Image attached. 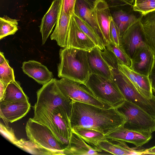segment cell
<instances>
[{
	"instance_id": "1",
	"label": "cell",
	"mask_w": 155,
	"mask_h": 155,
	"mask_svg": "<svg viewBox=\"0 0 155 155\" xmlns=\"http://www.w3.org/2000/svg\"><path fill=\"white\" fill-rule=\"evenodd\" d=\"M71 101L70 119L71 129L83 127L97 130L105 135L124 126L126 122L125 117L116 108H103L91 104Z\"/></svg>"
},
{
	"instance_id": "2",
	"label": "cell",
	"mask_w": 155,
	"mask_h": 155,
	"mask_svg": "<svg viewBox=\"0 0 155 155\" xmlns=\"http://www.w3.org/2000/svg\"><path fill=\"white\" fill-rule=\"evenodd\" d=\"M87 53V51L72 48L61 49L58 77L85 85L91 74Z\"/></svg>"
},
{
	"instance_id": "3",
	"label": "cell",
	"mask_w": 155,
	"mask_h": 155,
	"mask_svg": "<svg viewBox=\"0 0 155 155\" xmlns=\"http://www.w3.org/2000/svg\"><path fill=\"white\" fill-rule=\"evenodd\" d=\"M34 109L33 118L46 126L61 143L67 146L72 132L70 120L71 113L59 107Z\"/></svg>"
},
{
	"instance_id": "4",
	"label": "cell",
	"mask_w": 155,
	"mask_h": 155,
	"mask_svg": "<svg viewBox=\"0 0 155 155\" xmlns=\"http://www.w3.org/2000/svg\"><path fill=\"white\" fill-rule=\"evenodd\" d=\"M99 100L117 108L125 100L117 85L111 79L91 74L85 84Z\"/></svg>"
},
{
	"instance_id": "5",
	"label": "cell",
	"mask_w": 155,
	"mask_h": 155,
	"mask_svg": "<svg viewBox=\"0 0 155 155\" xmlns=\"http://www.w3.org/2000/svg\"><path fill=\"white\" fill-rule=\"evenodd\" d=\"M111 79L116 84L125 100L139 107L155 119L154 96L151 99L146 97L119 70L111 73Z\"/></svg>"
},
{
	"instance_id": "6",
	"label": "cell",
	"mask_w": 155,
	"mask_h": 155,
	"mask_svg": "<svg viewBox=\"0 0 155 155\" xmlns=\"http://www.w3.org/2000/svg\"><path fill=\"white\" fill-rule=\"evenodd\" d=\"M116 108L126 118L124 128L141 132L155 131V119L136 105L125 100Z\"/></svg>"
},
{
	"instance_id": "7",
	"label": "cell",
	"mask_w": 155,
	"mask_h": 155,
	"mask_svg": "<svg viewBox=\"0 0 155 155\" xmlns=\"http://www.w3.org/2000/svg\"><path fill=\"white\" fill-rule=\"evenodd\" d=\"M56 82L63 94L71 101L91 104L103 108L112 107L96 98L83 84L65 78L56 79Z\"/></svg>"
},
{
	"instance_id": "8",
	"label": "cell",
	"mask_w": 155,
	"mask_h": 155,
	"mask_svg": "<svg viewBox=\"0 0 155 155\" xmlns=\"http://www.w3.org/2000/svg\"><path fill=\"white\" fill-rule=\"evenodd\" d=\"M53 78L37 92V101L34 108L49 109L62 107L71 113L72 101L62 93Z\"/></svg>"
},
{
	"instance_id": "9",
	"label": "cell",
	"mask_w": 155,
	"mask_h": 155,
	"mask_svg": "<svg viewBox=\"0 0 155 155\" xmlns=\"http://www.w3.org/2000/svg\"><path fill=\"white\" fill-rule=\"evenodd\" d=\"M25 131L29 140L44 148L64 155L63 151L65 147L41 122L29 118L26 124Z\"/></svg>"
},
{
	"instance_id": "10",
	"label": "cell",
	"mask_w": 155,
	"mask_h": 155,
	"mask_svg": "<svg viewBox=\"0 0 155 155\" xmlns=\"http://www.w3.org/2000/svg\"><path fill=\"white\" fill-rule=\"evenodd\" d=\"M146 45L144 32L140 20L130 26L121 37L120 46L131 60L138 48Z\"/></svg>"
},
{
	"instance_id": "11",
	"label": "cell",
	"mask_w": 155,
	"mask_h": 155,
	"mask_svg": "<svg viewBox=\"0 0 155 155\" xmlns=\"http://www.w3.org/2000/svg\"><path fill=\"white\" fill-rule=\"evenodd\" d=\"M134 5L127 4L110 9L113 20L117 27L120 37L132 25L140 20L143 14L135 11Z\"/></svg>"
},
{
	"instance_id": "12",
	"label": "cell",
	"mask_w": 155,
	"mask_h": 155,
	"mask_svg": "<svg viewBox=\"0 0 155 155\" xmlns=\"http://www.w3.org/2000/svg\"><path fill=\"white\" fill-rule=\"evenodd\" d=\"M122 126L105 135V138L122 140L140 147L148 143L152 138V133L129 130Z\"/></svg>"
},
{
	"instance_id": "13",
	"label": "cell",
	"mask_w": 155,
	"mask_h": 155,
	"mask_svg": "<svg viewBox=\"0 0 155 155\" xmlns=\"http://www.w3.org/2000/svg\"><path fill=\"white\" fill-rule=\"evenodd\" d=\"M96 46L94 42L79 27L72 16L65 47L88 51Z\"/></svg>"
},
{
	"instance_id": "14",
	"label": "cell",
	"mask_w": 155,
	"mask_h": 155,
	"mask_svg": "<svg viewBox=\"0 0 155 155\" xmlns=\"http://www.w3.org/2000/svg\"><path fill=\"white\" fill-rule=\"evenodd\" d=\"M155 58V55L147 45L140 47L136 51L131 59L130 68L138 74L148 76Z\"/></svg>"
},
{
	"instance_id": "15",
	"label": "cell",
	"mask_w": 155,
	"mask_h": 155,
	"mask_svg": "<svg viewBox=\"0 0 155 155\" xmlns=\"http://www.w3.org/2000/svg\"><path fill=\"white\" fill-rule=\"evenodd\" d=\"M31 107L29 101L11 103L0 102V118L6 127H9L8 123H12L24 117L29 111Z\"/></svg>"
},
{
	"instance_id": "16",
	"label": "cell",
	"mask_w": 155,
	"mask_h": 155,
	"mask_svg": "<svg viewBox=\"0 0 155 155\" xmlns=\"http://www.w3.org/2000/svg\"><path fill=\"white\" fill-rule=\"evenodd\" d=\"M125 142L105 138L99 141L97 147L102 151L117 155H144L145 149L140 147H130Z\"/></svg>"
},
{
	"instance_id": "17",
	"label": "cell",
	"mask_w": 155,
	"mask_h": 155,
	"mask_svg": "<svg viewBox=\"0 0 155 155\" xmlns=\"http://www.w3.org/2000/svg\"><path fill=\"white\" fill-rule=\"evenodd\" d=\"M74 13L92 28L105 45L106 42L97 23L94 6L85 0H77Z\"/></svg>"
},
{
	"instance_id": "18",
	"label": "cell",
	"mask_w": 155,
	"mask_h": 155,
	"mask_svg": "<svg viewBox=\"0 0 155 155\" xmlns=\"http://www.w3.org/2000/svg\"><path fill=\"white\" fill-rule=\"evenodd\" d=\"M118 68L144 97L148 99H151L154 97L148 76L138 74L128 67L122 64H119Z\"/></svg>"
},
{
	"instance_id": "19",
	"label": "cell",
	"mask_w": 155,
	"mask_h": 155,
	"mask_svg": "<svg viewBox=\"0 0 155 155\" xmlns=\"http://www.w3.org/2000/svg\"><path fill=\"white\" fill-rule=\"evenodd\" d=\"M102 151L96 146L91 145L76 134L72 132L68 144L63 151L64 155H96Z\"/></svg>"
},
{
	"instance_id": "20",
	"label": "cell",
	"mask_w": 155,
	"mask_h": 155,
	"mask_svg": "<svg viewBox=\"0 0 155 155\" xmlns=\"http://www.w3.org/2000/svg\"><path fill=\"white\" fill-rule=\"evenodd\" d=\"M94 8L97 23L106 43L110 42V27L112 19L110 8L104 0H97Z\"/></svg>"
},
{
	"instance_id": "21",
	"label": "cell",
	"mask_w": 155,
	"mask_h": 155,
	"mask_svg": "<svg viewBox=\"0 0 155 155\" xmlns=\"http://www.w3.org/2000/svg\"><path fill=\"white\" fill-rule=\"evenodd\" d=\"M21 68L25 74L42 85L53 78L52 73L46 66L36 61H24L22 63Z\"/></svg>"
},
{
	"instance_id": "22",
	"label": "cell",
	"mask_w": 155,
	"mask_h": 155,
	"mask_svg": "<svg viewBox=\"0 0 155 155\" xmlns=\"http://www.w3.org/2000/svg\"><path fill=\"white\" fill-rule=\"evenodd\" d=\"M62 0H54L48 11L43 17L39 26L42 44L45 43L57 21Z\"/></svg>"
},
{
	"instance_id": "23",
	"label": "cell",
	"mask_w": 155,
	"mask_h": 155,
	"mask_svg": "<svg viewBox=\"0 0 155 155\" xmlns=\"http://www.w3.org/2000/svg\"><path fill=\"white\" fill-rule=\"evenodd\" d=\"M87 54L91 74L98 75L111 79L110 69L102 55L101 49L96 46L87 51Z\"/></svg>"
},
{
	"instance_id": "24",
	"label": "cell",
	"mask_w": 155,
	"mask_h": 155,
	"mask_svg": "<svg viewBox=\"0 0 155 155\" xmlns=\"http://www.w3.org/2000/svg\"><path fill=\"white\" fill-rule=\"evenodd\" d=\"M71 16L64 13L61 3L56 27L50 36L51 40L56 41L58 45L61 47H66Z\"/></svg>"
},
{
	"instance_id": "25",
	"label": "cell",
	"mask_w": 155,
	"mask_h": 155,
	"mask_svg": "<svg viewBox=\"0 0 155 155\" xmlns=\"http://www.w3.org/2000/svg\"><path fill=\"white\" fill-rule=\"evenodd\" d=\"M140 21L144 32L146 44L155 55V10L143 14Z\"/></svg>"
},
{
	"instance_id": "26",
	"label": "cell",
	"mask_w": 155,
	"mask_h": 155,
	"mask_svg": "<svg viewBox=\"0 0 155 155\" xmlns=\"http://www.w3.org/2000/svg\"><path fill=\"white\" fill-rule=\"evenodd\" d=\"M29 101V98L23 91L19 83L15 81L7 86L0 102L11 103Z\"/></svg>"
},
{
	"instance_id": "27",
	"label": "cell",
	"mask_w": 155,
	"mask_h": 155,
	"mask_svg": "<svg viewBox=\"0 0 155 155\" xmlns=\"http://www.w3.org/2000/svg\"><path fill=\"white\" fill-rule=\"evenodd\" d=\"M14 144L24 150L33 154L61 155L58 152L44 148L29 140H27L21 138L19 140H17Z\"/></svg>"
},
{
	"instance_id": "28",
	"label": "cell",
	"mask_w": 155,
	"mask_h": 155,
	"mask_svg": "<svg viewBox=\"0 0 155 155\" xmlns=\"http://www.w3.org/2000/svg\"><path fill=\"white\" fill-rule=\"evenodd\" d=\"M72 131L78 135L89 145L97 147L98 142L105 139V135L92 129L81 127L72 128Z\"/></svg>"
},
{
	"instance_id": "29",
	"label": "cell",
	"mask_w": 155,
	"mask_h": 155,
	"mask_svg": "<svg viewBox=\"0 0 155 155\" xmlns=\"http://www.w3.org/2000/svg\"><path fill=\"white\" fill-rule=\"evenodd\" d=\"M75 21L80 28L94 42L101 50L105 48V45L101 41L94 30L79 16L74 13L72 15Z\"/></svg>"
},
{
	"instance_id": "30",
	"label": "cell",
	"mask_w": 155,
	"mask_h": 155,
	"mask_svg": "<svg viewBox=\"0 0 155 155\" xmlns=\"http://www.w3.org/2000/svg\"><path fill=\"white\" fill-rule=\"evenodd\" d=\"M18 20L4 15L0 18V39L13 35L18 30Z\"/></svg>"
},
{
	"instance_id": "31",
	"label": "cell",
	"mask_w": 155,
	"mask_h": 155,
	"mask_svg": "<svg viewBox=\"0 0 155 155\" xmlns=\"http://www.w3.org/2000/svg\"><path fill=\"white\" fill-rule=\"evenodd\" d=\"M105 47L114 54L120 64L130 68L131 60L120 46H117L110 42L106 43Z\"/></svg>"
},
{
	"instance_id": "32",
	"label": "cell",
	"mask_w": 155,
	"mask_h": 155,
	"mask_svg": "<svg viewBox=\"0 0 155 155\" xmlns=\"http://www.w3.org/2000/svg\"><path fill=\"white\" fill-rule=\"evenodd\" d=\"M0 81L6 87L10 82L15 81L13 70L6 59L0 64Z\"/></svg>"
},
{
	"instance_id": "33",
	"label": "cell",
	"mask_w": 155,
	"mask_h": 155,
	"mask_svg": "<svg viewBox=\"0 0 155 155\" xmlns=\"http://www.w3.org/2000/svg\"><path fill=\"white\" fill-rule=\"evenodd\" d=\"M134 10L145 14L155 10V0H147L141 3L134 4Z\"/></svg>"
},
{
	"instance_id": "34",
	"label": "cell",
	"mask_w": 155,
	"mask_h": 155,
	"mask_svg": "<svg viewBox=\"0 0 155 155\" xmlns=\"http://www.w3.org/2000/svg\"><path fill=\"white\" fill-rule=\"evenodd\" d=\"M109 35L110 42L115 45L119 46L121 37L119 29L113 18L110 23Z\"/></svg>"
},
{
	"instance_id": "35",
	"label": "cell",
	"mask_w": 155,
	"mask_h": 155,
	"mask_svg": "<svg viewBox=\"0 0 155 155\" xmlns=\"http://www.w3.org/2000/svg\"><path fill=\"white\" fill-rule=\"evenodd\" d=\"M77 0H62L61 5L63 11L67 15L72 16L74 13Z\"/></svg>"
},
{
	"instance_id": "36",
	"label": "cell",
	"mask_w": 155,
	"mask_h": 155,
	"mask_svg": "<svg viewBox=\"0 0 155 155\" xmlns=\"http://www.w3.org/2000/svg\"><path fill=\"white\" fill-rule=\"evenodd\" d=\"M94 6L97 0H85ZM108 5L110 9L116 8L120 6L127 4L120 0H104Z\"/></svg>"
},
{
	"instance_id": "37",
	"label": "cell",
	"mask_w": 155,
	"mask_h": 155,
	"mask_svg": "<svg viewBox=\"0 0 155 155\" xmlns=\"http://www.w3.org/2000/svg\"><path fill=\"white\" fill-rule=\"evenodd\" d=\"M152 90L155 91V58L151 70L148 75Z\"/></svg>"
},
{
	"instance_id": "38",
	"label": "cell",
	"mask_w": 155,
	"mask_h": 155,
	"mask_svg": "<svg viewBox=\"0 0 155 155\" xmlns=\"http://www.w3.org/2000/svg\"><path fill=\"white\" fill-rule=\"evenodd\" d=\"M143 153L144 155H155V146L148 149H145Z\"/></svg>"
},
{
	"instance_id": "39",
	"label": "cell",
	"mask_w": 155,
	"mask_h": 155,
	"mask_svg": "<svg viewBox=\"0 0 155 155\" xmlns=\"http://www.w3.org/2000/svg\"><path fill=\"white\" fill-rule=\"evenodd\" d=\"M6 87L3 83L0 81V100L2 98Z\"/></svg>"
},
{
	"instance_id": "40",
	"label": "cell",
	"mask_w": 155,
	"mask_h": 155,
	"mask_svg": "<svg viewBox=\"0 0 155 155\" xmlns=\"http://www.w3.org/2000/svg\"><path fill=\"white\" fill-rule=\"evenodd\" d=\"M6 59L5 58L3 53L0 52V64L4 62Z\"/></svg>"
},
{
	"instance_id": "41",
	"label": "cell",
	"mask_w": 155,
	"mask_h": 155,
	"mask_svg": "<svg viewBox=\"0 0 155 155\" xmlns=\"http://www.w3.org/2000/svg\"><path fill=\"white\" fill-rule=\"evenodd\" d=\"M130 5H134L135 0H120Z\"/></svg>"
},
{
	"instance_id": "42",
	"label": "cell",
	"mask_w": 155,
	"mask_h": 155,
	"mask_svg": "<svg viewBox=\"0 0 155 155\" xmlns=\"http://www.w3.org/2000/svg\"><path fill=\"white\" fill-rule=\"evenodd\" d=\"M147 0H135L134 4L141 3Z\"/></svg>"
},
{
	"instance_id": "43",
	"label": "cell",
	"mask_w": 155,
	"mask_h": 155,
	"mask_svg": "<svg viewBox=\"0 0 155 155\" xmlns=\"http://www.w3.org/2000/svg\"><path fill=\"white\" fill-rule=\"evenodd\" d=\"M153 95L155 96V91L152 90Z\"/></svg>"
}]
</instances>
